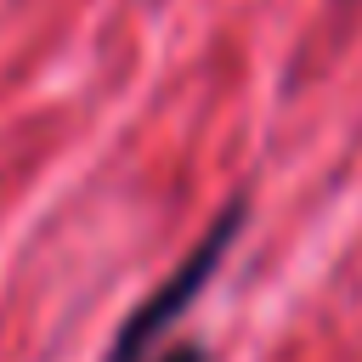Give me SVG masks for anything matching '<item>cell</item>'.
I'll return each mask as SVG.
<instances>
[{
  "mask_svg": "<svg viewBox=\"0 0 362 362\" xmlns=\"http://www.w3.org/2000/svg\"><path fill=\"white\" fill-rule=\"evenodd\" d=\"M158 362H209V356H204V345H192V339H187V345H170Z\"/></svg>",
  "mask_w": 362,
  "mask_h": 362,
  "instance_id": "obj_2",
  "label": "cell"
},
{
  "mask_svg": "<svg viewBox=\"0 0 362 362\" xmlns=\"http://www.w3.org/2000/svg\"><path fill=\"white\" fill-rule=\"evenodd\" d=\"M243 221H249V198H232V204L209 221V232L187 249V260H181V266H175V272H170V277H164V283H158V288H153V294L124 317V328H119V339L107 345V356H102V362H141V356L153 351V339H158V334H164V328H170V322H175V317L204 294V283L215 277V266H221V260H226V249L238 243Z\"/></svg>",
  "mask_w": 362,
  "mask_h": 362,
  "instance_id": "obj_1",
  "label": "cell"
}]
</instances>
